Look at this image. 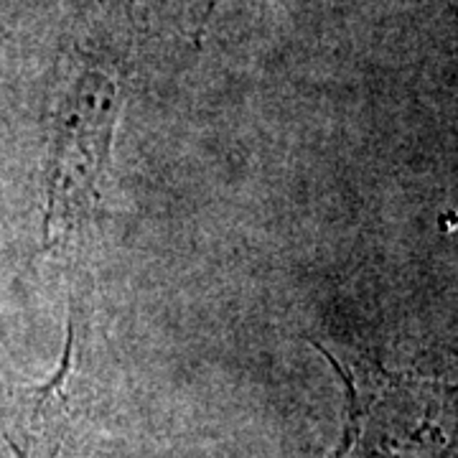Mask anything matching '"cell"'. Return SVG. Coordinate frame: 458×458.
I'll return each mask as SVG.
<instances>
[{"label":"cell","instance_id":"obj_1","mask_svg":"<svg viewBox=\"0 0 458 458\" xmlns=\"http://www.w3.org/2000/svg\"><path fill=\"white\" fill-rule=\"evenodd\" d=\"M110 3H113V0H110ZM123 3H125V5H128V8H125V11H128V18H135V11H132V3H135V0H123Z\"/></svg>","mask_w":458,"mask_h":458}]
</instances>
